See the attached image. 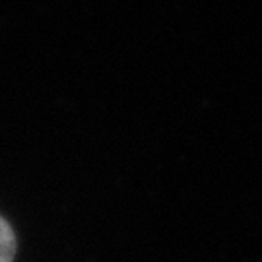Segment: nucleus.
<instances>
[{
	"label": "nucleus",
	"mask_w": 262,
	"mask_h": 262,
	"mask_svg": "<svg viewBox=\"0 0 262 262\" xmlns=\"http://www.w3.org/2000/svg\"><path fill=\"white\" fill-rule=\"evenodd\" d=\"M16 254V237L8 222L0 215V262H12Z\"/></svg>",
	"instance_id": "f257e3e1"
}]
</instances>
